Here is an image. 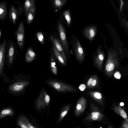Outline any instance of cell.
<instances>
[{
  "instance_id": "6da1fadb",
  "label": "cell",
  "mask_w": 128,
  "mask_h": 128,
  "mask_svg": "<svg viewBox=\"0 0 128 128\" xmlns=\"http://www.w3.org/2000/svg\"><path fill=\"white\" fill-rule=\"evenodd\" d=\"M45 82L54 90L59 93H65L73 91L75 90L70 85L56 79L49 78Z\"/></svg>"
},
{
  "instance_id": "7a4b0ae2",
  "label": "cell",
  "mask_w": 128,
  "mask_h": 128,
  "mask_svg": "<svg viewBox=\"0 0 128 128\" xmlns=\"http://www.w3.org/2000/svg\"><path fill=\"white\" fill-rule=\"evenodd\" d=\"M50 98L46 90L42 87L34 103V107L38 111L45 109L49 105Z\"/></svg>"
},
{
  "instance_id": "3957f363",
  "label": "cell",
  "mask_w": 128,
  "mask_h": 128,
  "mask_svg": "<svg viewBox=\"0 0 128 128\" xmlns=\"http://www.w3.org/2000/svg\"><path fill=\"white\" fill-rule=\"evenodd\" d=\"M24 23L22 21L18 26L16 33V40L21 51L22 50L24 46Z\"/></svg>"
},
{
  "instance_id": "277c9868",
  "label": "cell",
  "mask_w": 128,
  "mask_h": 128,
  "mask_svg": "<svg viewBox=\"0 0 128 128\" xmlns=\"http://www.w3.org/2000/svg\"><path fill=\"white\" fill-rule=\"evenodd\" d=\"M91 110L92 112L86 118V120L90 121L102 120L104 115L98 108L92 107Z\"/></svg>"
},
{
  "instance_id": "5b68a950",
  "label": "cell",
  "mask_w": 128,
  "mask_h": 128,
  "mask_svg": "<svg viewBox=\"0 0 128 128\" xmlns=\"http://www.w3.org/2000/svg\"><path fill=\"white\" fill-rule=\"evenodd\" d=\"M58 27L62 46L65 52L68 54V48L64 29L62 24L60 22L58 23Z\"/></svg>"
},
{
  "instance_id": "8992f818",
  "label": "cell",
  "mask_w": 128,
  "mask_h": 128,
  "mask_svg": "<svg viewBox=\"0 0 128 128\" xmlns=\"http://www.w3.org/2000/svg\"><path fill=\"white\" fill-rule=\"evenodd\" d=\"M30 83L29 80H23L14 84L9 87V90L14 92H18L21 91L28 86Z\"/></svg>"
},
{
  "instance_id": "52a82bcc",
  "label": "cell",
  "mask_w": 128,
  "mask_h": 128,
  "mask_svg": "<svg viewBox=\"0 0 128 128\" xmlns=\"http://www.w3.org/2000/svg\"><path fill=\"white\" fill-rule=\"evenodd\" d=\"M52 41L58 51L61 55L65 62H67V59L66 53L64 48L60 41L56 38H54L52 36H50Z\"/></svg>"
},
{
  "instance_id": "ba28073f",
  "label": "cell",
  "mask_w": 128,
  "mask_h": 128,
  "mask_svg": "<svg viewBox=\"0 0 128 128\" xmlns=\"http://www.w3.org/2000/svg\"><path fill=\"white\" fill-rule=\"evenodd\" d=\"M7 40L4 38L2 43H0V75L2 74L4 65Z\"/></svg>"
},
{
  "instance_id": "9c48e42d",
  "label": "cell",
  "mask_w": 128,
  "mask_h": 128,
  "mask_svg": "<svg viewBox=\"0 0 128 128\" xmlns=\"http://www.w3.org/2000/svg\"><path fill=\"white\" fill-rule=\"evenodd\" d=\"M9 15L10 20L14 24H16L20 15V11L12 4L9 9Z\"/></svg>"
},
{
  "instance_id": "30bf717a",
  "label": "cell",
  "mask_w": 128,
  "mask_h": 128,
  "mask_svg": "<svg viewBox=\"0 0 128 128\" xmlns=\"http://www.w3.org/2000/svg\"><path fill=\"white\" fill-rule=\"evenodd\" d=\"M7 13V5L6 2L0 3V20H4L6 18Z\"/></svg>"
},
{
  "instance_id": "8fae6325",
  "label": "cell",
  "mask_w": 128,
  "mask_h": 128,
  "mask_svg": "<svg viewBox=\"0 0 128 128\" xmlns=\"http://www.w3.org/2000/svg\"><path fill=\"white\" fill-rule=\"evenodd\" d=\"M86 108L85 103L84 102H80L77 104L74 113L76 116L81 114L84 111Z\"/></svg>"
},
{
  "instance_id": "7c38bea8",
  "label": "cell",
  "mask_w": 128,
  "mask_h": 128,
  "mask_svg": "<svg viewBox=\"0 0 128 128\" xmlns=\"http://www.w3.org/2000/svg\"><path fill=\"white\" fill-rule=\"evenodd\" d=\"M36 56V53L32 48L28 49L25 55V60L26 62L30 63L33 61L35 59Z\"/></svg>"
},
{
  "instance_id": "4fadbf2b",
  "label": "cell",
  "mask_w": 128,
  "mask_h": 128,
  "mask_svg": "<svg viewBox=\"0 0 128 128\" xmlns=\"http://www.w3.org/2000/svg\"><path fill=\"white\" fill-rule=\"evenodd\" d=\"M54 54L52 55L50 58V66L52 73L55 75H56L58 73L56 58Z\"/></svg>"
},
{
  "instance_id": "5bb4252c",
  "label": "cell",
  "mask_w": 128,
  "mask_h": 128,
  "mask_svg": "<svg viewBox=\"0 0 128 128\" xmlns=\"http://www.w3.org/2000/svg\"><path fill=\"white\" fill-rule=\"evenodd\" d=\"M36 7L34 5L30 10L27 15V22L30 25L33 20L35 15Z\"/></svg>"
},
{
  "instance_id": "9a60e30c",
  "label": "cell",
  "mask_w": 128,
  "mask_h": 128,
  "mask_svg": "<svg viewBox=\"0 0 128 128\" xmlns=\"http://www.w3.org/2000/svg\"><path fill=\"white\" fill-rule=\"evenodd\" d=\"M70 107L69 104L66 105L63 107L60 114L58 121V123L62 120L66 114L70 109Z\"/></svg>"
},
{
  "instance_id": "2e32d148",
  "label": "cell",
  "mask_w": 128,
  "mask_h": 128,
  "mask_svg": "<svg viewBox=\"0 0 128 128\" xmlns=\"http://www.w3.org/2000/svg\"><path fill=\"white\" fill-rule=\"evenodd\" d=\"M14 52V49L13 42H12L10 46L8 53V58L10 64L12 63L13 59Z\"/></svg>"
},
{
  "instance_id": "e0dca14e",
  "label": "cell",
  "mask_w": 128,
  "mask_h": 128,
  "mask_svg": "<svg viewBox=\"0 0 128 128\" xmlns=\"http://www.w3.org/2000/svg\"><path fill=\"white\" fill-rule=\"evenodd\" d=\"M86 36L90 40H92L94 36L96 34L95 28L91 27L86 29L85 31Z\"/></svg>"
},
{
  "instance_id": "ac0fdd59",
  "label": "cell",
  "mask_w": 128,
  "mask_h": 128,
  "mask_svg": "<svg viewBox=\"0 0 128 128\" xmlns=\"http://www.w3.org/2000/svg\"><path fill=\"white\" fill-rule=\"evenodd\" d=\"M114 111L120 115L128 122V118L126 112L120 107L115 106L114 108Z\"/></svg>"
},
{
  "instance_id": "d6986e66",
  "label": "cell",
  "mask_w": 128,
  "mask_h": 128,
  "mask_svg": "<svg viewBox=\"0 0 128 128\" xmlns=\"http://www.w3.org/2000/svg\"><path fill=\"white\" fill-rule=\"evenodd\" d=\"M35 4L34 0H27L24 4V8L26 16L32 6Z\"/></svg>"
},
{
  "instance_id": "ffe728a7",
  "label": "cell",
  "mask_w": 128,
  "mask_h": 128,
  "mask_svg": "<svg viewBox=\"0 0 128 128\" xmlns=\"http://www.w3.org/2000/svg\"><path fill=\"white\" fill-rule=\"evenodd\" d=\"M53 49L54 53L56 59L61 64L64 66H66V62L54 45Z\"/></svg>"
},
{
  "instance_id": "44dd1931",
  "label": "cell",
  "mask_w": 128,
  "mask_h": 128,
  "mask_svg": "<svg viewBox=\"0 0 128 128\" xmlns=\"http://www.w3.org/2000/svg\"><path fill=\"white\" fill-rule=\"evenodd\" d=\"M14 114L12 110L10 108L4 109L0 112V119L7 116H12Z\"/></svg>"
},
{
  "instance_id": "7402d4cb",
  "label": "cell",
  "mask_w": 128,
  "mask_h": 128,
  "mask_svg": "<svg viewBox=\"0 0 128 128\" xmlns=\"http://www.w3.org/2000/svg\"><path fill=\"white\" fill-rule=\"evenodd\" d=\"M66 1V0H55L53 1V3L56 8H60L64 6Z\"/></svg>"
},
{
  "instance_id": "603a6c76",
  "label": "cell",
  "mask_w": 128,
  "mask_h": 128,
  "mask_svg": "<svg viewBox=\"0 0 128 128\" xmlns=\"http://www.w3.org/2000/svg\"><path fill=\"white\" fill-rule=\"evenodd\" d=\"M19 118L26 125L28 128H36L30 122L26 117L23 116H21Z\"/></svg>"
},
{
  "instance_id": "cb8c5ba5",
  "label": "cell",
  "mask_w": 128,
  "mask_h": 128,
  "mask_svg": "<svg viewBox=\"0 0 128 128\" xmlns=\"http://www.w3.org/2000/svg\"><path fill=\"white\" fill-rule=\"evenodd\" d=\"M63 14L68 24L69 25L71 21V18L69 11L68 10H65L63 12Z\"/></svg>"
},
{
  "instance_id": "d4e9b609",
  "label": "cell",
  "mask_w": 128,
  "mask_h": 128,
  "mask_svg": "<svg viewBox=\"0 0 128 128\" xmlns=\"http://www.w3.org/2000/svg\"><path fill=\"white\" fill-rule=\"evenodd\" d=\"M36 37L39 42L42 44L44 43V38L43 33L41 32H38L36 34Z\"/></svg>"
},
{
  "instance_id": "484cf974",
  "label": "cell",
  "mask_w": 128,
  "mask_h": 128,
  "mask_svg": "<svg viewBox=\"0 0 128 128\" xmlns=\"http://www.w3.org/2000/svg\"><path fill=\"white\" fill-rule=\"evenodd\" d=\"M18 124L20 128H28L26 125L19 118L18 120Z\"/></svg>"
},
{
  "instance_id": "4316f807",
  "label": "cell",
  "mask_w": 128,
  "mask_h": 128,
  "mask_svg": "<svg viewBox=\"0 0 128 128\" xmlns=\"http://www.w3.org/2000/svg\"><path fill=\"white\" fill-rule=\"evenodd\" d=\"M114 66L112 63H110L108 64L106 67V69L108 71H110L114 68Z\"/></svg>"
},
{
  "instance_id": "83f0119b",
  "label": "cell",
  "mask_w": 128,
  "mask_h": 128,
  "mask_svg": "<svg viewBox=\"0 0 128 128\" xmlns=\"http://www.w3.org/2000/svg\"><path fill=\"white\" fill-rule=\"evenodd\" d=\"M114 76L116 78L120 79V78L121 74L119 71H117L114 74Z\"/></svg>"
},
{
  "instance_id": "f1b7e54d",
  "label": "cell",
  "mask_w": 128,
  "mask_h": 128,
  "mask_svg": "<svg viewBox=\"0 0 128 128\" xmlns=\"http://www.w3.org/2000/svg\"><path fill=\"white\" fill-rule=\"evenodd\" d=\"M94 96L96 98L99 99H101L102 97L101 94L98 92H96L94 93Z\"/></svg>"
},
{
  "instance_id": "f546056e",
  "label": "cell",
  "mask_w": 128,
  "mask_h": 128,
  "mask_svg": "<svg viewBox=\"0 0 128 128\" xmlns=\"http://www.w3.org/2000/svg\"><path fill=\"white\" fill-rule=\"evenodd\" d=\"M128 122L126 120H124L122 126V128H128Z\"/></svg>"
},
{
  "instance_id": "4dcf8cb0",
  "label": "cell",
  "mask_w": 128,
  "mask_h": 128,
  "mask_svg": "<svg viewBox=\"0 0 128 128\" xmlns=\"http://www.w3.org/2000/svg\"><path fill=\"white\" fill-rule=\"evenodd\" d=\"M86 88L85 84H80L79 86V89L81 91L84 90Z\"/></svg>"
},
{
  "instance_id": "1f68e13d",
  "label": "cell",
  "mask_w": 128,
  "mask_h": 128,
  "mask_svg": "<svg viewBox=\"0 0 128 128\" xmlns=\"http://www.w3.org/2000/svg\"><path fill=\"white\" fill-rule=\"evenodd\" d=\"M93 81V79L92 78H90L88 80V85L89 86L90 85L92 84Z\"/></svg>"
},
{
  "instance_id": "d6a6232c",
  "label": "cell",
  "mask_w": 128,
  "mask_h": 128,
  "mask_svg": "<svg viewBox=\"0 0 128 128\" xmlns=\"http://www.w3.org/2000/svg\"><path fill=\"white\" fill-rule=\"evenodd\" d=\"M96 83V80H94L92 81V86H95Z\"/></svg>"
},
{
  "instance_id": "836d02e7",
  "label": "cell",
  "mask_w": 128,
  "mask_h": 128,
  "mask_svg": "<svg viewBox=\"0 0 128 128\" xmlns=\"http://www.w3.org/2000/svg\"><path fill=\"white\" fill-rule=\"evenodd\" d=\"M99 58L100 60H102L104 59V58L102 54H100L99 56Z\"/></svg>"
},
{
  "instance_id": "e575fe53",
  "label": "cell",
  "mask_w": 128,
  "mask_h": 128,
  "mask_svg": "<svg viewBox=\"0 0 128 128\" xmlns=\"http://www.w3.org/2000/svg\"><path fill=\"white\" fill-rule=\"evenodd\" d=\"M120 105L121 106H123L124 105V104L123 102H121L120 103Z\"/></svg>"
},
{
  "instance_id": "d590c367",
  "label": "cell",
  "mask_w": 128,
  "mask_h": 128,
  "mask_svg": "<svg viewBox=\"0 0 128 128\" xmlns=\"http://www.w3.org/2000/svg\"><path fill=\"white\" fill-rule=\"evenodd\" d=\"M123 2H122H122H121V6H120V10H121V9H122V5L123 4Z\"/></svg>"
},
{
  "instance_id": "8d00e7d4",
  "label": "cell",
  "mask_w": 128,
  "mask_h": 128,
  "mask_svg": "<svg viewBox=\"0 0 128 128\" xmlns=\"http://www.w3.org/2000/svg\"><path fill=\"white\" fill-rule=\"evenodd\" d=\"M1 32L0 30V38H1Z\"/></svg>"
},
{
  "instance_id": "74e56055",
  "label": "cell",
  "mask_w": 128,
  "mask_h": 128,
  "mask_svg": "<svg viewBox=\"0 0 128 128\" xmlns=\"http://www.w3.org/2000/svg\"><path fill=\"white\" fill-rule=\"evenodd\" d=\"M108 128H113L111 126H108Z\"/></svg>"
}]
</instances>
